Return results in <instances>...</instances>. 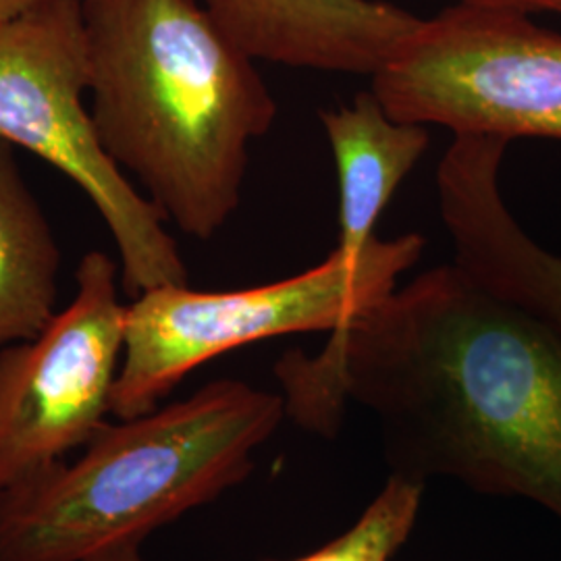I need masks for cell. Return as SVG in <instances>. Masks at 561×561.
Listing matches in <instances>:
<instances>
[{
	"label": "cell",
	"instance_id": "5",
	"mask_svg": "<svg viewBox=\"0 0 561 561\" xmlns=\"http://www.w3.org/2000/svg\"><path fill=\"white\" fill-rule=\"evenodd\" d=\"M88 85L81 0H44L0 27V138L57 167L94 204L117 245L123 291L190 285L164 215L106 154L83 104Z\"/></svg>",
	"mask_w": 561,
	"mask_h": 561
},
{
	"label": "cell",
	"instance_id": "9",
	"mask_svg": "<svg viewBox=\"0 0 561 561\" xmlns=\"http://www.w3.org/2000/svg\"><path fill=\"white\" fill-rule=\"evenodd\" d=\"M254 60L373 78L421 25L382 0H204Z\"/></svg>",
	"mask_w": 561,
	"mask_h": 561
},
{
	"label": "cell",
	"instance_id": "3",
	"mask_svg": "<svg viewBox=\"0 0 561 561\" xmlns=\"http://www.w3.org/2000/svg\"><path fill=\"white\" fill-rule=\"evenodd\" d=\"M285 419L280 393L221 379L106 422L78 460L55 461L0 493V561H85L144 542L245 481Z\"/></svg>",
	"mask_w": 561,
	"mask_h": 561
},
{
	"label": "cell",
	"instance_id": "12",
	"mask_svg": "<svg viewBox=\"0 0 561 561\" xmlns=\"http://www.w3.org/2000/svg\"><path fill=\"white\" fill-rule=\"evenodd\" d=\"M422 491L424 482L391 474L375 502L340 539L298 560L268 561H391L419 520Z\"/></svg>",
	"mask_w": 561,
	"mask_h": 561
},
{
	"label": "cell",
	"instance_id": "15",
	"mask_svg": "<svg viewBox=\"0 0 561 561\" xmlns=\"http://www.w3.org/2000/svg\"><path fill=\"white\" fill-rule=\"evenodd\" d=\"M44 0H0V27L36 9Z\"/></svg>",
	"mask_w": 561,
	"mask_h": 561
},
{
	"label": "cell",
	"instance_id": "2",
	"mask_svg": "<svg viewBox=\"0 0 561 561\" xmlns=\"http://www.w3.org/2000/svg\"><path fill=\"white\" fill-rule=\"evenodd\" d=\"M92 117L164 219L215 238L240 208L250 144L277 102L198 0H81Z\"/></svg>",
	"mask_w": 561,
	"mask_h": 561
},
{
	"label": "cell",
	"instance_id": "4",
	"mask_svg": "<svg viewBox=\"0 0 561 561\" xmlns=\"http://www.w3.org/2000/svg\"><path fill=\"white\" fill-rule=\"evenodd\" d=\"M424 248L421 233L375 238L362 254L335 248L300 275L259 287L194 291L181 285L141 294L127 306L111 414L127 421L157 410L192 370L231 350L291 333L337 331L393 294Z\"/></svg>",
	"mask_w": 561,
	"mask_h": 561
},
{
	"label": "cell",
	"instance_id": "6",
	"mask_svg": "<svg viewBox=\"0 0 561 561\" xmlns=\"http://www.w3.org/2000/svg\"><path fill=\"white\" fill-rule=\"evenodd\" d=\"M396 119L454 136L561 141V34L530 15L449 7L370 78Z\"/></svg>",
	"mask_w": 561,
	"mask_h": 561
},
{
	"label": "cell",
	"instance_id": "10",
	"mask_svg": "<svg viewBox=\"0 0 561 561\" xmlns=\"http://www.w3.org/2000/svg\"><path fill=\"white\" fill-rule=\"evenodd\" d=\"M340 190L337 250L356 256L375 241V227L401 183L428 150V127L391 117L373 90L352 104L322 111Z\"/></svg>",
	"mask_w": 561,
	"mask_h": 561
},
{
	"label": "cell",
	"instance_id": "14",
	"mask_svg": "<svg viewBox=\"0 0 561 561\" xmlns=\"http://www.w3.org/2000/svg\"><path fill=\"white\" fill-rule=\"evenodd\" d=\"M85 561H146L141 556V542H121L108 547Z\"/></svg>",
	"mask_w": 561,
	"mask_h": 561
},
{
	"label": "cell",
	"instance_id": "13",
	"mask_svg": "<svg viewBox=\"0 0 561 561\" xmlns=\"http://www.w3.org/2000/svg\"><path fill=\"white\" fill-rule=\"evenodd\" d=\"M451 7L505 11V13H520L530 18L539 13L561 15V0H451Z\"/></svg>",
	"mask_w": 561,
	"mask_h": 561
},
{
	"label": "cell",
	"instance_id": "11",
	"mask_svg": "<svg viewBox=\"0 0 561 561\" xmlns=\"http://www.w3.org/2000/svg\"><path fill=\"white\" fill-rule=\"evenodd\" d=\"M55 233L0 138V350L32 340L57 314Z\"/></svg>",
	"mask_w": 561,
	"mask_h": 561
},
{
	"label": "cell",
	"instance_id": "8",
	"mask_svg": "<svg viewBox=\"0 0 561 561\" xmlns=\"http://www.w3.org/2000/svg\"><path fill=\"white\" fill-rule=\"evenodd\" d=\"M507 146L454 136L437 169L439 213L461 271L561 343V256L533 240L505 204L500 178Z\"/></svg>",
	"mask_w": 561,
	"mask_h": 561
},
{
	"label": "cell",
	"instance_id": "7",
	"mask_svg": "<svg viewBox=\"0 0 561 561\" xmlns=\"http://www.w3.org/2000/svg\"><path fill=\"white\" fill-rule=\"evenodd\" d=\"M119 279L108 254L88 252L71 304L36 337L0 350V493L106 424L125 352Z\"/></svg>",
	"mask_w": 561,
	"mask_h": 561
},
{
	"label": "cell",
	"instance_id": "1",
	"mask_svg": "<svg viewBox=\"0 0 561 561\" xmlns=\"http://www.w3.org/2000/svg\"><path fill=\"white\" fill-rule=\"evenodd\" d=\"M285 414L335 437L356 403L381 426L391 474L451 479L561 522V343L456 262L424 271L319 354L275 364Z\"/></svg>",
	"mask_w": 561,
	"mask_h": 561
}]
</instances>
